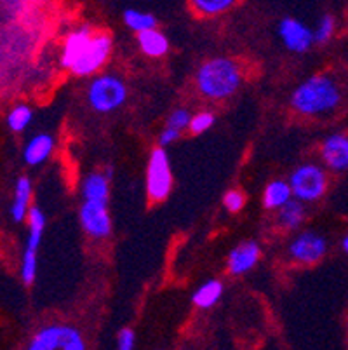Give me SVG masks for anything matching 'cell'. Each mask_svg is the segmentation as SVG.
Listing matches in <instances>:
<instances>
[{
  "label": "cell",
  "mask_w": 348,
  "mask_h": 350,
  "mask_svg": "<svg viewBox=\"0 0 348 350\" xmlns=\"http://www.w3.org/2000/svg\"><path fill=\"white\" fill-rule=\"evenodd\" d=\"M341 103V89L330 75H312L295 89L291 107L306 117L333 113Z\"/></svg>",
  "instance_id": "1"
},
{
  "label": "cell",
  "mask_w": 348,
  "mask_h": 350,
  "mask_svg": "<svg viewBox=\"0 0 348 350\" xmlns=\"http://www.w3.org/2000/svg\"><path fill=\"white\" fill-rule=\"evenodd\" d=\"M196 84L207 100H225L241 88L242 68L230 58L209 59L197 70Z\"/></svg>",
  "instance_id": "2"
},
{
  "label": "cell",
  "mask_w": 348,
  "mask_h": 350,
  "mask_svg": "<svg viewBox=\"0 0 348 350\" xmlns=\"http://www.w3.org/2000/svg\"><path fill=\"white\" fill-rule=\"evenodd\" d=\"M127 100V85L117 75H100L89 84L88 101L98 113H111L119 110Z\"/></svg>",
  "instance_id": "3"
},
{
  "label": "cell",
  "mask_w": 348,
  "mask_h": 350,
  "mask_svg": "<svg viewBox=\"0 0 348 350\" xmlns=\"http://www.w3.org/2000/svg\"><path fill=\"white\" fill-rule=\"evenodd\" d=\"M146 196L152 202H162L172 190V171L169 155L164 146H155L150 152L146 164Z\"/></svg>",
  "instance_id": "4"
},
{
  "label": "cell",
  "mask_w": 348,
  "mask_h": 350,
  "mask_svg": "<svg viewBox=\"0 0 348 350\" xmlns=\"http://www.w3.org/2000/svg\"><path fill=\"white\" fill-rule=\"evenodd\" d=\"M293 197L302 202H315L321 199L327 190V174L324 167L314 162H305L298 165L289 176Z\"/></svg>",
  "instance_id": "5"
},
{
  "label": "cell",
  "mask_w": 348,
  "mask_h": 350,
  "mask_svg": "<svg viewBox=\"0 0 348 350\" xmlns=\"http://www.w3.org/2000/svg\"><path fill=\"white\" fill-rule=\"evenodd\" d=\"M30 350H84L82 333L68 324H51L38 329L30 340Z\"/></svg>",
  "instance_id": "6"
},
{
  "label": "cell",
  "mask_w": 348,
  "mask_h": 350,
  "mask_svg": "<svg viewBox=\"0 0 348 350\" xmlns=\"http://www.w3.org/2000/svg\"><path fill=\"white\" fill-rule=\"evenodd\" d=\"M28 237L27 246H25L23 258H21V279L27 286L34 284L37 278L38 267V250L44 237V228H46V215L38 206H31L28 211Z\"/></svg>",
  "instance_id": "7"
},
{
  "label": "cell",
  "mask_w": 348,
  "mask_h": 350,
  "mask_svg": "<svg viewBox=\"0 0 348 350\" xmlns=\"http://www.w3.org/2000/svg\"><path fill=\"white\" fill-rule=\"evenodd\" d=\"M111 53V37L108 33H94L79 62L70 72L77 77H88L96 73L107 63Z\"/></svg>",
  "instance_id": "8"
},
{
  "label": "cell",
  "mask_w": 348,
  "mask_h": 350,
  "mask_svg": "<svg viewBox=\"0 0 348 350\" xmlns=\"http://www.w3.org/2000/svg\"><path fill=\"white\" fill-rule=\"evenodd\" d=\"M327 253V241L319 232H299L289 244V256L303 265H314L321 262Z\"/></svg>",
  "instance_id": "9"
},
{
  "label": "cell",
  "mask_w": 348,
  "mask_h": 350,
  "mask_svg": "<svg viewBox=\"0 0 348 350\" xmlns=\"http://www.w3.org/2000/svg\"><path fill=\"white\" fill-rule=\"evenodd\" d=\"M81 225L92 239H107L111 234V216L108 202L84 200L81 208Z\"/></svg>",
  "instance_id": "10"
},
{
  "label": "cell",
  "mask_w": 348,
  "mask_h": 350,
  "mask_svg": "<svg viewBox=\"0 0 348 350\" xmlns=\"http://www.w3.org/2000/svg\"><path fill=\"white\" fill-rule=\"evenodd\" d=\"M279 37L287 51L306 53L315 42L314 31L296 18H284L279 23Z\"/></svg>",
  "instance_id": "11"
},
{
  "label": "cell",
  "mask_w": 348,
  "mask_h": 350,
  "mask_svg": "<svg viewBox=\"0 0 348 350\" xmlns=\"http://www.w3.org/2000/svg\"><path fill=\"white\" fill-rule=\"evenodd\" d=\"M321 157L325 167L334 173L348 171V135L334 133L327 136L321 145Z\"/></svg>",
  "instance_id": "12"
},
{
  "label": "cell",
  "mask_w": 348,
  "mask_h": 350,
  "mask_svg": "<svg viewBox=\"0 0 348 350\" xmlns=\"http://www.w3.org/2000/svg\"><path fill=\"white\" fill-rule=\"evenodd\" d=\"M260 256V244L254 243V241H244V243H241L230 251L228 260H226V269L232 275H244V273L251 272L256 267Z\"/></svg>",
  "instance_id": "13"
},
{
  "label": "cell",
  "mask_w": 348,
  "mask_h": 350,
  "mask_svg": "<svg viewBox=\"0 0 348 350\" xmlns=\"http://www.w3.org/2000/svg\"><path fill=\"white\" fill-rule=\"evenodd\" d=\"M92 35H94V31L89 27H79L66 35L65 44H63L62 49V58H59V63H62L63 68H73V65L79 62V58L82 56L85 47L91 42Z\"/></svg>",
  "instance_id": "14"
},
{
  "label": "cell",
  "mask_w": 348,
  "mask_h": 350,
  "mask_svg": "<svg viewBox=\"0 0 348 350\" xmlns=\"http://www.w3.org/2000/svg\"><path fill=\"white\" fill-rule=\"evenodd\" d=\"M54 150V138L47 133L35 135L27 143L23 150V159L28 165H40L51 157Z\"/></svg>",
  "instance_id": "15"
},
{
  "label": "cell",
  "mask_w": 348,
  "mask_h": 350,
  "mask_svg": "<svg viewBox=\"0 0 348 350\" xmlns=\"http://www.w3.org/2000/svg\"><path fill=\"white\" fill-rule=\"evenodd\" d=\"M31 180L27 176H21L16 181L14 187V200L11 204V218L16 224H21L28 218V211L31 208Z\"/></svg>",
  "instance_id": "16"
},
{
  "label": "cell",
  "mask_w": 348,
  "mask_h": 350,
  "mask_svg": "<svg viewBox=\"0 0 348 350\" xmlns=\"http://www.w3.org/2000/svg\"><path fill=\"white\" fill-rule=\"evenodd\" d=\"M110 180L107 173H91L82 181V197L84 200L108 202L110 197Z\"/></svg>",
  "instance_id": "17"
},
{
  "label": "cell",
  "mask_w": 348,
  "mask_h": 350,
  "mask_svg": "<svg viewBox=\"0 0 348 350\" xmlns=\"http://www.w3.org/2000/svg\"><path fill=\"white\" fill-rule=\"evenodd\" d=\"M139 49L150 58H161L169 51V39L157 28L139 31L138 33Z\"/></svg>",
  "instance_id": "18"
},
{
  "label": "cell",
  "mask_w": 348,
  "mask_h": 350,
  "mask_svg": "<svg viewBox=\"0 0 348 350\" xmlns=\"http://www.w3.org/2000/svg\"><path fill=\"white\" fill-rule=\"evenodd\" d=\"M279 216H277V221H279L280 227L284 230H296V228L302 227V224L305 221V202H302L299 199L293 197L291 200H287L282 208L277 209Z\"/></svg>",
  "instance_id": "19"
},
{
  "label": "cell",
  "mask_w": 348,
  "mask_h": 350,
  "mask_svg": "<svg viewBox=\"0 0 348 350\" xmlns=\"http://www.w3.org/2000/svg\"><path fill=\"white\" fill-rule=\"evenodd\" d=\"M293 199V190L289 181L273 180L267 185L263 192L265 209H279L286 204L287 200Z\"/></svg>",
  "instance_id": "20"
},
{
  "label": "cell",
  "mask_w": 348,
  "mask_h": 350,
  "mask_svg": "<svg viewBox=\"0 0 348 350\" xmlns=\"http://www.w3.org/2000/svg\"><path fill=\"white\" fill-rule=\"evenodd\" d=\"M223 297V284L218 279H211V281H206L202 286L197 288V291L193 293L191 297V301L193 305L199 308H211L215 307Z\"/></svg>",
  "instance_id": "21"
},
{
  "label": "cell",
  "mask_w": 348,
  "mask_h": 350,
  "mask_svg": "<svg viewBox=\"0 0 348 350\" xmlns=\"http://www.w3.org/2000/svg\"><path fill=\"white\" fill-rule=\"evenodd\" d=\"M122 20L124 25L136 33L150 30V28H157V18L150 12L138 11V9H126L122 12Z\"/></svg>",
  "instance_id": "22"
},
{
  "label": "cell",
  "mask_w": 348,
  "mask_h": 350,
  "mask_svg": "<svg viewBox=\"0 0 348 350\" xmlns=\"http://www.w3.org/2000/svg\"><path fill=\"white\" fill-rule=\"evenodd\" d=\"M191 9L202 16H216L230 11L239 0H188Z\"/></svg>",
  "instance_id": "23"
},
{
  "label": "cell",
  "mask_w": 348,
  "mask_h": 350,
  "mask_svg": "<svg viewBox=\"0 0 348 350\" xmlns=\"http://www.w3.org/2000/svg\"><path fill=\"white\" fill-rule=\"evenodd\" d=\"M34 112L28 105H18L8 113V126L12 133H21L30 126Z\"/></svg>",
  "instance_id": "24"
},
{
  "label": "cell",
  "mask_w": 348,
  "mask_h": 350,
  "mask_svg": "<svg viewBox=\"0 0 348 350\" xmlns=\"http://www.w3.org/2000/svg\"><path fill=\"white\" fill-rule=\"evenodd\" d=\"M334 30H336V20L333 14H324L319 21L317 28L314 31V39L317 44H325L333 39Z\"/></svg>",
  "instance_id": "25"
},
{
  "label": "cell",
  "mask_w": 348,
  "mask_h": 350,
  "mask_svg": "<svg viewBox=\"0 0 348 350\" xmlns=\"http://www.w3.org/2000/svg\"><path fill=\"white\" fill-rule=\"evenodd\" d=\"M215 120H216L215 113L199 112V113H196V116H191L188 129H190L193 135H202V133L209 131L211 127H213V124H215Z\"/></svg>",
  "instance_id": "26"
},
{
  "label": "cell",
  "mask_w": 348,
  "mask_h": 350,
  "mask_svg": "<svg viewBox=\"0 0 348 350\" xmlns=\"http://www.w3.org/2000/svg\"><path fill=\"white\" fill-rule=\"evenodd\" d=\"M191 120V113L188 112L187 108H176L174 112H171V116L168 117V122L165 126L172 127V129H178V131H183L190 126Z\"/></svg>",
  "instance_id": "27"
},
{
  "label": "cell",
  "mask_w": 348,
  "mask_h": 350,
  "mask_svg": "<svg viewBox=\"0 0 348 350\" xmlns=\"http://www.w3.org/2000/svg\"><path fill=\"white\" fill-rule=\"evenodd\" d=\"M245 204V197L241 190H228L223 197V206L226 208V211L230 213H239L242 211Z\"/></svg>",
  "instance_id": "28"
},
{
  "label": "cell",
  "mask_w": 348,
  "mask_h": 350,
  "mask_svg": "<svg viewBox=\"0 0 348 350\" xmlns=\"http://www.w3.org/2000/svg\"><path fill=\"white\" fill-rule=\"evenodd\" d=\"M28 5H30V0H0V12L16 18V16L23 14Z\"/></svg>",
  "instance_id": "29"
},
{
  "label": "cell",
  "mask_w": 348,
  "mask_h": 350,
  "mask_svg": "<svg viewBox=\"0 0 348 350\" xmlns=\"http://www.w3.org/2000/svg\"><path fill=\"white\" fill-rule=\"evenodd\" d=\"M136 345V333L131 327H124L117 335V349L119 350H133Z\"/></svg>",
  "instance_id": "30"
},
{
  "label": "cell",
  "mask_w": 348,
  "mask_h": 350,
  "mask_svg": "<svg viewBox=\"0 0 348 350\" xmlns=\"http://www.w3.org/2000/svg\"><path fill=\"white\" fill-rule=\"evenodd\" d=\"M181 131H178V129H172V127H168L165 126L164 129H162V133L159 135V139H157V145L159 146H169L172 145V143L176 142L178 138H180Z\"/></svg>",
  "instance_id": "31"
},
{
  "label": "cell",
  "mask_w": 348,
  "mask_h": 350,
  "mask_svg": "<svg viewBox=\"0 0 348 350\" xmlns=\"http://www.w3.org/2000/svg\"><path fill=\"white\" fill-rule=\"evenodd\" d=\"M341 247H343V251H345V253L348 254V234L345 235V237H343V241H341Z\"/></svg>",
  "instance_id": "32"
}]
</instances>
